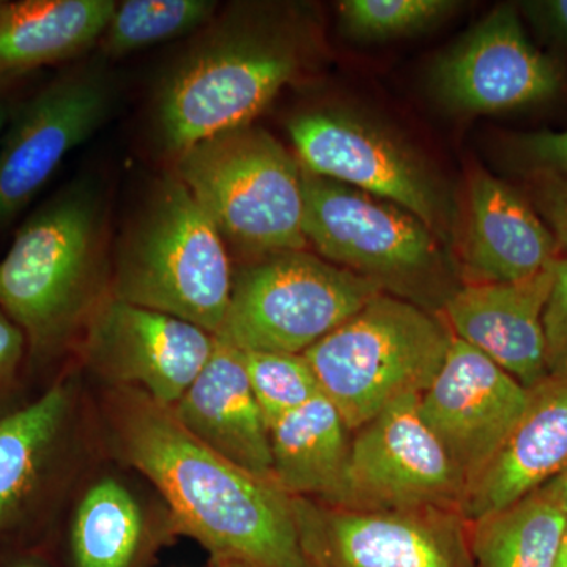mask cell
<instances>
[{
  "instance_id": "6da1fadb",
  "label": "cell",
  "mask_w": 567,
  "mask_h": 567,
  "mask_svg": "<svg viewBox=\"0 0 567 567\" xmlns=\"http://www.w3.org/2000/svg\"><path fill=\"white\" fill-rule=\"evenodd\" d=\"M110 399L115 450L162 492L183 533L215 559L309 567L295 502L275 480L216 454L140 388L121 386Z\"/></svg>"
},
{
  "instance_id": "7a4b0ae2",
  "label": "cell",
  "mask_w": 567,
  "mask_h": 567,
  "mask_svg": "<svg viewBox=\"0 0 567 567\" xmlns=\"http://www.w3.org/2000/svg\"><path fill=\"white\" fill-rule=\"evenodd\" d=\"M319 29L303 6L235 2L218 10L156 85L153 134L177 156L216 134L252 125L315 62Z\"/></svg>"
},
{
  "instance_id": "3957f363",
  "label": "cell",
  "mask_w": 567,
  "mask_h": 567,
  "mask_svg": "<svg viewBox=\"0 0 567 567\" xmlns=\"http://www.w3.org/2000/svg\"><path fill=\"white\" fill-rule=\"evenodd\" d=\"M110 207L84 174L28 216L0 260V311L21 328L33 360L61 353L102 305L110 275Z\"/></svg>"
},
{
  "instance_id": "277c9868",
  "label": "cell",
  "mask_w": 567,
  "mask_h": 567,
  "mask_svg": "<svg viewBox=\"0 0 567 567\" xmlns=\"http://www.w3.org/2000/svg\"><path fill=\"white\" fill-rule=\"evenodd\" d=\"M233 287L221 234L185 183L175 174L164 175L122 235L112 297L216 336Z\"/></svg>"
},
{
  "instance_id": "5b68a950",
  "label": "cell",
  "mask_w": 567,
  "mask_h": 567,
  "mask_svg": "<svg viewBox=\"0 0 567 567\" xmlns=\"http://www.w3.org/2000/svg\"><path fill=\"white\" fill-rule=\"evenodd\" d=\"M175 175L226 246L251 260L303 251V167L260 126L216 134L175 156Z\"/></svg>"
},
{
  "instance_id": "8992f818",
  "label": "cell",
  "mask_w": 567,
  "mask_h": 567,
  "mask_svg": "<svg viewBox=\"0 0 567 567\" xmlns=\"http://www.w3.org/2000/svg\"><path fill=\"white\" fill-rule=\"evenodd\" d=\"M453 339L420 305L382 292L303 354L324 398L358 431L398 399L423 394Z\"/></svg>"
},
{
  "instance_id": "52a82bcc",
  "label": "cell",
  "mask_w": 567,
  "mask_h": 567,
  "mask_svg": "<svg viewBox=\"0 0 567 567\" xmlns=\"http://www.w3.org/2000/svg\"><path fill=\"white\" fill-rule=\"evenodd\" d=\"M303 233L328 262L410 297L445 298L453 257L423 221L398 205L303 169Z\"/></svg>"
},
{
  "instance_id": "ba28073f",
  "label": "cell",
  "mask_w": 567,
  "mask_h": 567,
  "mask_svg": "<svg viewBox=\"0 0 567 567\" xmlns=\"http://www.w3.org/2000/svg\"><path fill=\"white\" fill-rule=\"evenodd\" d=\"M382 292L306 249L270 254L234 275L229 309L215 338L240 352L303 354Z\"/></svg>"
},
{
  "instance_id": "9c48e42d",
  "label": "cell",
  "mask_w": 567,
  "mask_h": 567,
  "mask_svg": "<svg viewBox=\"0 0 567 567\" xmlns=\"http://www.w3.org/2000/svg\"><path fill=\"white\" fill-rule=\"evenodd\" d=\"M287 130L305 171L404 208L447 249L456 248L461 216L453 194L385 126L341 107H316L293 115Z\"/></svg>"
},
{
  "instance_id": "30bf717a",
  "label": "cell",
  "mask_w": 567,
  "mask_h": 567,
  "mask_svg": "<svg viewBox=\"0 0 567 567\" xmlns=\"http://www.w3.org/2000/svg\"><path fill=\"white\" fill-rule=\"evenodd\" d=\"M117 82L103 58L52 78L11 107L0 137V233L50 182L70 152L110 121Z\"/></svg>"
},
{
  "instance_id": "8fae6325",
  "label": "cell",
  "mask_w": 567,
  "mask_h": 567,
  "mask_svg": "<svg viewBox=\"0 0 567 567\" xmlns=\"http://www.w3.org/2000/svg\"><path fill=\"white\" fill-rule=\"evenodd\" d=\"M420 395L398 399L358 429L331 505L379 513L461 509L464 477L425 424Z\"/></svg>"
},
{
  "instance_id": "7c38bea8",
  "label": "cell",
  "mask_w": 567,
  "mask_h": 567,
  "mask_svg": "<svg viewBox=\"0 0 567 567\" xmlns=\"http://www.w3.org/2000/svg\"><path fill=\"white\" fill-rule=\"evenodd\" d=\"M561 63L528 39L517 6L503 3L443 52L431 89L446 110L498 114L550 102L561 92Z\"/></svg>"
},
{
  "instance_id": "4fadbf2b",
  "label": "cell",
  "mask_w": 567,
  "mask_h": 567,
  "mask_svg": "<svg viewBox=\"0 0 567 567\" xmlns=\"http://www.w3.org/2000/svg\"><path fill=\"white\" fill-rule=\"evenodd\" d=\"M82 350L99 374L173 409L215 350V336L177 317L107 295L84 328Z\"/></svg>"
},
{
  "instance_id": "5bb4252c",
  "label": "cell",
  "mask_w": 567,
  "mask_h": 567,
  "mask_svg": "<svg viewBox=\"0 0 567 567\" xmlns=\"http://www.w3.org/2000/svg\"><path fill=\"white\" fill-rule=\"evenodd\" d=\"M309 567H473L472 548L447 511L306 509L295 502Z\"/></svg>"
},
{
  "instance_id": "9a60e30c",
  "label": "cell",
  "mask_w": 567,
  "mask_h": 567,
  "mask_svg": "<svg viewBox=\"0 0 567 567\" xmlns=\"http://www.w3.org/2000/svg\"><path fill=\"white\" fill-rule=\"evenodd\" d=\"M528 399V388L505 369L453 339L442 368L420 395V410L464 477L465 491L505 445Z\"/></svg>"
},
{
  "instance_id": "2e32d148",
  "label": "cell",
  "mask_w": 567,
  "mask_h": 567,
  "mask_svg": "<svg viewBox=\"0 0 567 567\" xmlns=\"http://www.w3.org/2000/svg\"><path fill=\"white\" fill-rule=\"evenodd\" d=\"M554 279L551 264L522 281L458 287L443 305L447 327L532 390L548 377L543 317Z\"/></svg>"
},
{
  "instance_id": "e0dca14e",
  "label": "cell",
  "mask_w": 567,
  "mask_h": 567,
  "mask_svg": "<svg viewBox=\"0 0 567 567\" xmlns=\"http://www.w3.org/2000/svg\"><path fill=\"white\" fill-rule=\"evenodd\" d=\"M470 284L532 278L559 259V246L524 194L487 171L470 175L457 246Z\"/></svg>"
},
{
  "instance_id": "ac0fdd59",
  "label": "cell",
  "mask_w": 567,
  "mask_h": 567,
  "mask_svg": "<svg viewBox=\"0 0 567 567\" xmlns=\"http://www.w3.org/2000/svg\"><path fill=\"white\" fill-rule=\"evenodd\" d=\"M567 470V379L529 390L524 415L484 472L466 487L461 513L475 522L513 506Z\"/></svg>"
},
{
  "instance_id": "d6986e66",
  "label": "cell",
  "mask_w": 567,
  "mask_h": 567,
  "mask_svg": "<svg viewBox=\"0 0 567 567\" xmlns=\"http://www.w3.org/2000/svg\"><path fill=\"white\" fill-rule=\"evenodd\" d=\"M171 410L216 454L251 475L275 480L270 429L237 349L216 339L207 364Z\"/></svg>"
},
{
  "instance_id": "ffe728a7",
  "label": "cell",
  "mask_w": 567,
  "mask_h": 567,
  "mask_svg": "<svg viewBox=\"0 0 567 567\" xmlns=\"http://www.w3.org/2000/svg\"><path fill=\"white\" fill-rule=\"evenodd\" d=\"M114 0H0V92L100 43Z\"/></svg>"
},
{
  "instance_id": "44dd1931",
  "label": "cell",
  "mask_w": 567,
  "mask_h": 567,
  "mask_svg": "<svg viewBox=\"0 0 567 567\" xmlns=\"http://www.w3.org/2000/svg\"><path fill=\"white\" fill-rule=\"evenodd\" d=\"M274 477L287 494L333 502L349 461V427L323 394L279 417L270 427Z\"/></svg>"
},
{
  "instance_id": "7402d4cb",
  "label": "cell",
  "mask_w": 567,
  "mask_h": 567,
  "mask_svg": "<svg viewBox=\"0 0 567 567\" xmlns=\"http://www.w3.org/2000/svg\"><path fill=\"white\" fill-rule=\"evenodd\" d=\"M69 412V388L58 383L31 404L0 415V533L31 503Z\"/></svg>"
},
{
  "instance_id": "603a6c76",
  "label": "cell",
  "mask_w": 567,
  "mask_h": 567,
  "mask_svg": "<svg viewBox=\"0 0 567 567\" xmlns=\"http://www.w3.org/2000/svg\"><path fill=\"white\" fill-rule=\"evenodd\" d=\"M567 509L546 487L475 522L470 548L477 567H557Z\"/></svg>"
},
{
  "instance_id": "cb8c5ba5",
  "label": "cell",
  "mask_w": 567,
  "mask_h": 567,
  "mask_svg": "<svg viewBox=\"0 0 567 567\" xmlns=\"http://www.w3.org/2000/svg\"><path fill=\"white\" fill-rule=\"evenodd\" d=\"M141 536V511L133 495L117 481L102 480L82 498L74 517L76 567H132Z\"/></svg>"
},
{
  "instance_id": "d4e9b609",
  "label": "cell",
  "mask_w": 567,
  "mask_h": 567,
  "mask_svg": "<svg viewBox=\"0 0 567 567\" xmlns=\"http://www.w3.org/2000/svg\"><path fill=\"white\" fill-rule=\"evenodd\" d=\"M212 0H126L117 2L102 39L104 61L125 58L166 41L196 35L215 18Z\"/></svg>"
},
{
  "instance_id": "484cf974",
  "label": "cell",
  "mask_w": 567,
  "mask_h": 567,
  "mask_svg": "<svg viewBox=\"0 0 567 567\" xmlns=\"http://www.w3.org/2000/svg\"><path fill=\"white\" fill-rule=\"evenodd\" d=\"M462 6L453 0H344L338 3L339 28L361 43L406 39L431 31Z\"/></svg>"
},
{
  "instance_id": "4316f807",
  "label": "cell",
  "mask_w": 567,
  "mask_h": 567,
  "mask_svg": "<svg viewBox=\"0 0 567 567\" xmlns=\"http://www.w3.org/2000/svg\"><path fill=\"white\" fill-rule=\"evenodd\" d=\"M240 352V350H238ZM241 361L268 427L322 394L305 354L240 352Z\"/></svg>"
},
{
  "instance_id": "83f0119b",
  "label": "cell",
  "mask_w": 567,
  "mask_h": 567,
  "mask_svg": "<svg viewBox=\"0 0 567 567\" xmlns=\"http://www.w3.org/2000/svg\"><path fill=\"white\" fill-rule=\"evenodd\" d=\"M507 162L525 177L567 178L566 132H536L518 134L506 145Z\"/></svg>"
},
{
  "instance_id": "f1b7e54d",
  "label": "cell",
  "mask_w": 567,
  "mask_h": 567,
  "mask_svg": "<svg viewBox=\"0 0 567 567\" xmlns=\"http://www.w3.org/2000/svg\"><path fill=\"white\" fill-rule=\"evenodd\" d=\"M548 377L567 379V259L555 262V279L543 317Z\"/></svg>"
},
{
  "instance_id": "f546056e",
  "label": "cell",
  "mask_w": 567,
  "mask_h": 567,
  "mask_svg": "<svg viewBox=\"0 0 567 567\" xmlns=\"http://www.w3.org/2000/svg\"><path fill=\"white\" fill-rule=\"evenodd\" d=\"M529 204L554 235L559 248L567 249V178L537 175L528 177Z\"/></svg>"
},
{
  "instance_id": "4dcf8cb0",
  "label": "cell",
  "mask_w": 567,
  "mask_h": 567,
  "mask_svg": "<svg viewBox=\"0 0 567 567\" xmlns=\"http://www.w3.org/2000/svg\"><path fill=\"white\" fill-rule=\"evenodd\" d=\"M517 9L546 43L567 51V0H527Z\"/></svg>"
},
{
  "instance_id": "1f68e13d",
  "label": "cell",
  "mask_w": 567,
  "mask_h": 567,
  "mask_svg": "<svg viewBox=\"0 0 567 567\" xmlns=\"http://www.w3.org/2000/svg\"><path fill=\"white\" fill-rule=\"evenodd\" d=\"M25 353L28 341L21 328L0 311V401L13 385Z\"/></svg>"
},
{
  "instance_id": "d6a6232c",
  "label": "cell",
  "mask_w": 567,
  "mask_h": 567,
  "mask_svg": "<svg viewBox=\"0 0 567 567\" xmlns=\"http://www.w3.org/2000/svg\"><path fill=\"white\" fill-rule=\"evenodd\" d=\"M548 492L561 503L563 506L567 509V470L561 475L551 480L550 483H547L546 486Z\"/></svg>"
},
{
  "instance_id": "836d02e7",
  "label": "cell",
  "mask_w": 567,
  "mask_h": 567,
  "mask_svg": "<svg viewBox=\"0 0 567 567\" xmlns=\"http://www.w3.org/2000/svg\"><path fill=\"white\" fill-rule=\"evenodd\" d=\"M11 106L7 93L0 92V137H2L3 130H6L7 122H9Z\"/></svg>"
},
{
  "instance_id": "e575fe53",
  "label": "cell",
  "mask_w": 567,
  "mask_h": 567,
  "mask_svg": "<svg viewBox=\"0 0 567 567\" xmlns=\"http://www.w3.org/2000/svg\"><path fill=\"white\" fill-rule=\"evenodd\" d=\"M557 567H567V527L559 546Z\"/></svg>"
},
{
  "instance_id": "d590c367",
  "label": "cell",
  "mask_w": 567,
  "mask_h": 567,
  "mask_svg": "<svg viewBox=\"0 0 567 567\" xmlns=\"http://www.w3.org/2000/svg\"><path fill=\"white\" fill-rule=\"evenodd\" d=\"M215 567H248L240 563L226 561V559H215Z\"/></svg>"
},
{
  "instance_id": "8d00e7d4",
  "label": "cell",
  "mask_w": 567,
  "mask_h": 567,
  "mask_svg": "<svg viewBox=\"0 0 567 567\" xmlns=\"http://www.w3.org/2000/svg\"><path fill=\"white\" fill-rule=\"evenodd\" d=\"M11 567H40V566H35V565H17V566H11Z\"/></svg>"
}]
</instances>
